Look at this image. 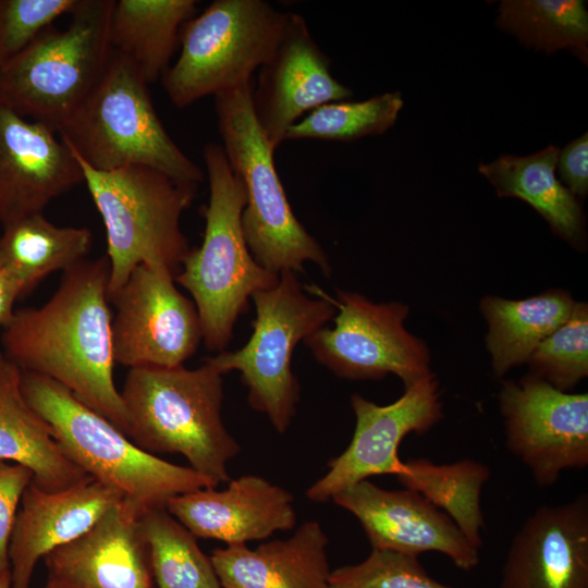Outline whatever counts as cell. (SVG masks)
<instances>
[{
  "label": "cell",
  "mask_w": 588,
  "mask_h": 588,
  "mask_svg": "<svg viewBox=\"0 0 588 588\" xmlns=\"http://www.w3.org/2000/svg\"><path fill=\"white\" fill-rule=\"evenodd\" d=\"M108 286L106 255L79 261L63 272L42 306L14 311L1 333L2 354L21 371L63 385L128 437V416L113 379Z\"/></svg>",
  "instance_id": "cell-1"
},
{
  "label": "cell",
  "mask_w": 588,
  "mask_h": 588,
  "mask_svg": "<svg viewBox=\"0 0 588 588\" xmlns=\"http://www.w3.org/2000/svg\"><path fill=\"white\" fill-rule=\"evenodd\" d=\"M222 376L207 359L195 369L131 368L120 391L128 438L154 455H183L215 487L228 482L241 446L222 421Z\"/></svg>",
  "instance_id": "cell-2"
},
{
  "label": "cell",
  "mask_w": 588,
  "mask_h": 588,
  "mask_svg": "<svg viewBox=\"0 0 588 588\" xmlns=\"http://www.w3.org/2000/svg\"><path fill=\"white\" fill-rule=\"evenodd\" d=\"M203 158L209 183L204 238L189 249L175 283L192 295L206 348L220 353L252 296L273 286L279 274L261 267L247 246L242 228L245 191L221 145L206 144Z\"/></svg>",
  "instance_id": "cell-3"
},
{
  "label": "cell",
  "mask_w": 588,
  "mask_h": 588,
  "mask_svg": "<svg viewBox=\"0 0 588 588\" xmlns=\"http://www.w3.org/2000/svg\"><path fill=\"white\" fill-rule=\"evenodd\" d=\"M20 384L68 458L93 480L117 491L139 515L149 509L166 507L175 495L215 487L191 467L144 451L58 382L21 371Z\"/></svg>",
  "instance_id": "cell-4"
},
{
  "label": "cell",
  "mask_w": 588,
  "mask_h": 588,
  "mask_svg": "<svg viewBox=\"0 0 588 588\" xmlns=\"http://www.w3.org/2000/svg\"><path fill=\"white\" fill-rule=\"evenodd\" d=\"M71 150L106 229L109 298L142 264L163 266L176 275L191 249L181 217L198 184L144 166L99 171Z\"/></svg>",
  "instance_id": "cell-5"
},
{
  "label": "cell",
  "mask_w": 588,
  "mask_h": 588,
  "mask_svg": "<svg viewBox=\"0 0 588 588\" xmlns=\"http://www.w3.org/2000/svg\"><path fill=\"white\" fill-rule=\"evenodd\" d=\"M253 82L213 96L222 149L241 181L246 205L242 228L256 261L268 271L303 272L306 262L331 274L328 257L296 218L274 167V152L253 110Z\"/></svg>",
  "instance_id": "cell-6"
},
{
  "label": "cell",
  "mask_w": 588,
  "mask_h": 588,
  "mask_svg": "<svg viewBox=\"0 0 588 588\" xmlns=\"http://www.w3.org/2000/svg\"><path fill=\"white\" fill-rule=\"evenodd\" d=\"M114 0H77L63 29L53 25L0 66V103L59 132L102 76Z\"/></svg>",
  "instance_id": "cell-7"
},
{
  "label": "cell",
  "mask_w": 588,
  "mask_h": 588,
  "mask_svg": "<svg viewBox=\"0 0 588 588\" xmlns=\"http://www.w3.org/2000/svg\"><path fill=\"white\" fill-rule=\"evenodd\" d=\"M58 133L99 171L144 166L195 184L205 176L167 132L148 84L113 51L97 85Z\"/></svg>",
  "instance_id": "cell-8"
},
{
  "label": "cell",
  "mask_w": 588,
  "mask_h": 588,
  "mask_svg": "<svg viewBox=\"0 0 588 588\" xmlns=\"http://www.w3.org/2000/svg\"><path fill=\"white\" fill-rule=\"evenodd\" d=\"M303 290L295 272L282 271L278 282L252 296L256 316L247 343L234 352L206 358L222 375L236 370L248 390L253 409L265 414L284 433L296 414L299 384L292 370L296 345L333 319L330 295L315 285Z\"/></svg>",
  "instance_id": "cell-9"
},
{
  "label": "cell",
  "mask_w": 588,
  "mask_h": 588,
  "mask_svg": "<svg viewBox=\"0 0 588 588\" xmlns=\"http://www.w3.org/2000/svg\"><path fill=\"white\" fill-rule=\"evenodd\" d=\"M285 12L264 0H215L182 27L181 52L161 77L170 101L186 108L253 82L279 36Z\"/></svg>",
  "instance_id": "cell-10"
},
{
  "label": "cell",
  "mask_w": 588,
  "mask_h": 588,
  "mask_svg": "<svg viewBox=\"0 0 588 588\" xmlns=\"http://www.w3.org/2000/svg\"><path fill=\"white\" fill-rule=\"evenodd\" d=\"M330 299L339 311L334 326L304 340L319 364L351 380H379L392 373L405 387L433 373L426 344L404 327L407 305L372 303L341 290Z\"/></svg>",
  "instance_id": "cell-11"
},
{
  "label": "cell",
  "mask_w": 588,
  "mask_h": 588,
  "mask_svg": "<svg viewBox=\"0 0 588 588\" xmlns=\"http://www.w3.org/2000/svg\"><path fill=\"white\" fill-rule=\"evenodd\" d=\"M499 406L511 454L541 488L588 466V394L555 389L528 375L503 381Z\"/></svg>",
  "instance_id": "cell-12"
},
{
  "label": "cell",
  "mask_w": 588,
  "mask_h": 588,
  "mask_svg": "<svg viewBox=\"0 0 588 588\" xmlns=\"http://www.w3.org/2000/svg\"><path fill=\"white\" fill-rule=\"evenodd\" d=\"M110 302L114 360L124 367L182 366L203 340L194 302L163 266H137Z\"/></svg>",
  "instance_id": "cell-13"
},
{
  "label": "cell",
  "mask_w": 588,
  "mask_h": 588,
  "mask_svg": "<svg viewBox=\"0 0 588 588\" xmlns=\"http://www.w3.org/2000/svg\"><path fill=\"white\" fill-rule=\"evenodd\" d=\"M351 405L355 429L347 448L328 463L327 473L306 492L314 502H324L336 493L372 476H396L403 462L399 448L411 434H425L442 418V402L434 373L405 387L393 403L378 405L353 394Z\"/></svg>",
  "instance_id": "cell-14"
},
{
  "label": "cell",
  "mask_w": 588,
  "mask_h": 588,
  "mask_svg": "<svg viewBox=\"0 0 588 588\" xmlns=\"http://www.w3.org/2000/svg\"><path fill=\"white\" fill-rule=\"evenodd\" d=\"M353 91L331 72V61L298 13L285 12L267 60L253 87L256 121L275 151L289 128L314 109L346 100Z\"/></svg>",
  "instance_id": "cell-15"
},
{
  "label": "cell",
  "mask_w": 588,
  "mask_h": 588,
  "mask_svg": "<svg viewBox=\"0 0 588 588\" xmlns=\"http://www.w3.org/2000/svg\"><path fill=\"white\" fill-rule=\"evenodd\" d=\"M332 500L357 518L372 549L417 556L434 551L463 571L479 564V550L455 523L413 490H387L368 479L345 488Z\"/></svg>",
  "instance_id": "cell-16"
},
{
  "label": "cell",
  "mask_w": 588,
  "mask_h": 588,
  "mask_svg": "<svg viewBox=\"0 0 588 588\" xmlns=\"http://www.w3.org/2000/svg\"><path fill=\"white\" fill-rule=\"evenodd\" d=\"M83 183L71 148L51 126L0 103V223L44 213L57 197Z\"/></svg>",
  "instance_id": "cell-17"
},
{
  "label": "cell",
  "mask_w": 588,
  "mask_h": 588,
  "mask_svg": "<svg viewBox=\"0 0 588 588\" xmlns=\"http://www.w3.org/2000/svg\"><path fill=\"white\" fill-rule=\"evenodd\" d=\"M499 588H588V497L539 506L511 541Z\"/></svg>",
  "instance_id": "cell-18"
},
{
  "label": "cell",
  "mask_w": 588,
  "mask_h": 588,
  "mask_svg": "<svg viewBox=\"0 0 588 588\" xmlns=\"http://www.w3.org/2000/svg\"><path fill=\"white\" fill-rule=\"evenodd\" d=\"M293 495L257 475L230 479L223 490L196 489L168 500L167 511L196 538L247 544L296 524Z\"/></svg>",
  "instance_id": "cell-19"
},
{
  "label": "cell",
  "mask_w": 588,
  "mask_h": 588,
  "mask_svg": "<svg viewBox=\"0 0 588 588\" xmlns=\"http://www.w3.org/2000/svg\"><path fill=\"white\" fill-rule=\"evenodd\" d=\"M138 516L125 500L113 504L89 530L42 559L48 579L81 588H156Z\"/></svg>",
  "instance_id": "cell-20"
},
{
  "label": "cell",
  "mask_w": 588,
  "mask_h": 588,
  "mask_svg": "<svg viewBox=\"0 0 588 588\" xmlns=\"http://www.w3.org/2000/svg\"><path fill=\"white\" fill-rule=\"evenodd\" d=\"M123 498L89 480L48 492L34 481L25 489L9 546L12 588H29L36 564L54 549L72 542Z\"/></svg>",
  "instance_id": "cell-21"
},
{
  "label": "cell",
  "mask_w": 588,
  "mask_h": 588,
  "mask_svg": "<svg viewBox=\"0 0 588 588\" xmlns=\"http://www.w3.org/2000/svg\"><path fill=\"white\" fill-rule=\"evenodd\" d=\"M328 542L321 525L307 520L287 539L218 548L210 559L222 588H329Z\"/></svg>",
  "instance_id": "cell-22"
},
{
  "label": "cell",
  "mask_w": 588,
  "mask_h": 588,
  "mask_svg": "<svg viewBox=\"0 0 588 588\" xmlns=\"http://www.w3.org/2000/svg\"><path fill=\"white\" fill-rule=\"evenodd\" d=\"M21 370L0 352V461L33 473L34 483L48 492L91 480L63 453L48 422L28 404Z\"/></svg>",
  "instance_id": "cell-23"
},
{
  "label": "cell",
  "mask_w": 588,
  "mask_h": 588,
  "mask_svg": "<svg viewBox=\"0 0 588 588\" xmlns=\"http://www.w3.org/2000/svg\"><path fill=\"white\" fill-rule=\"evenodd\" d=\"M196 0H114L111 50L127 60L149 85L170 66L183 25L196 15Z\"/></svg>",
  "instance_id": "cell-24"
},
{
  "label": "cell",
  "mask_w": 588,
  "mask_h": 588,
  "mask_svg": "<svg viewBox=\"0 0 588 588\" xmlns=\"http://www.w3.org/2000/svg\"><path fill=\"white\" fill-rule=\"evenodd\" d=\"M559 152L550 145L526 157L504 155L478 169L500 197L526 201L558 235L578 246L585 241V218L576 197L555 175Z\"/></svg>",
  "instance_id": "cell-25"
},
{
  "label": "cell",
  "mask_w": 588,
  "mask_h": 588,
  "mask_svg": "<svg viewBox=\"0 0 588 588\" xmlns=\"http://www.w3.org/2000/svg\"><path fill=\"white\" fill-rule=\"evenodd\" d=\"M576 302L564 291L525 299L486 296L480 309L488 323L487 348L497 377L526 363L537 346L571 316Z\"/></svg>",
  "instance_id": "cell-26"
},
{
  "label": "cell",
  "mask_w": 588,
  "mask_h": 588,
  "mask_svg": "<svg viewBox=\"0 0 588 588\" xmlns=\"http://www.w3.org/2000/svg\"><path fill=\"white\" fill-rule=\"evenodd\" d=\"M0 266L20 289L21 298L56 271H66L84 260L93 244L87 228L58 226L44 213L24 217L2 226Z\"/></svg>",
  "instance_id": "cell-27"
},
{
  "label": "cell",
  "mask_w": 588,
  "mask_h": 588,
  "mask_svg": "<svg viewBox=\"0 0 588 588\" xmlns=\"http://www.w3.org/2000/svg\"><path fill=\"white\" fill-rule=\"evenodd\" d=\"M489 467L471 458L436 464L428 458L403 462L395 476L405 489L421 494L444 512L478 550L482 547L481 491L490 479Z\"/></svg>",
  "instance_id": "cell-28"
},
{
  "label": "cell",
  "mask_w": 588,
  "mask_h": 588,
  "mask_svg": "<svg viewBox=\"0 0 588 588\" xmlns=\"http://www.w3.org/2000/svg\"><path fill=\"white\" fill-rule=\"evenodd\" d=\"M138 524L149 549L156 588H222L210 556L166 507L143 512Z\"/></svg>",
  "instance_id": "cell-29"
},
{
  "label": "cell",
  "mask_w": 588,
  "mask_h": 588,
  "mask_svg": "<svg viewBox=\"0 0 588 588\" xmlns=\"http://www.w3.org/2000/svg\"><path fill=\"white\" fill-rule=\"evenodd\" d=\"M498 25L520 42L552 53L573 48L587 57L588 13L581 0H506Z\"/></svg>",
  "instance_id": "cell-30"
},
{
  "label": "cell",
  "mask_w": 588,
  "mask_h": 588,
  "mask_svg": "<svg viewBox=\"0 0 588 588\" xmlns=\"http://www.w3.org/2000/svg\"><path fill=\"white\" fill-rule=\"evenodd\" d=\"M403 107L401 93H384L367 100H340L308 112L287 131L285 140H354L387 132Z\"/></svg>",
  "instance_id": "cell-31"
},
{
  "label": "cell",
  "mask_w": 588,
  "mask_h": 588,
  "mask_svg": "<svg viewBox=\"0 0 588 588\" xmlns=\"http://www.w3.org/2000/svg\"><path fill=\"white\" fill-rule=\"evenodd\" d=\"M530 375L569 392L588 375V307L575 303L568 319L547 336L526 362Z\"/></svg>",
  "instance_id": "cell-32"
},
{
  "label": "cell",
  "mask_w": 588,
  "mask_h": 588,
  "mask_svg": "<svg viewBox=\"0 0 588 588\" xmlns=\"http://www.w3.org/2000/svg\"><path fill=\"white\" fill-rule=\"evenodd\" d=\"M329 588H452L432 578L417 555L372 549L357 564L330 573Z\"/></svg>",
  "instance_id": "cell-33"
},
{
  "label": "cell",
  "mask_w": 588,
  "mask_h": 588,
  "mask_svg": "<svg viewBox=\"0 0 588 588\" xmlns=\"http://www.w3.org/2000/svg\"><path fill=\"white\" fill-rule=\"evenodd\" d=\"M77 0H0V66L9 62Z\"/></svg>",
  "instance_id": "cell-34"
},
{
  "label": "cell",
  "mask_w": 588,
  "mask_h": 588,
  "mask_svg": "<svg viewBox=\"0 0 588 588\" xmlns=\"http://www.w3.org/2000/svg\"><path fill=\"white\" fill-rule=\"evenodd\" d=\"M33 473L19 464L0 461V575L10 569L9 546L23 493Z\"/></svg>",
  "instance_id": "cell-35"
},
{
  "label": "cell",
  "mask_w": 588,
  "mask_h": 588,
  "mask_svg": "<svg viewBox=\"0 0 588 588\" xmlns=\"http://www.w3.org/2000/svg\"><path fill=\"white\" fill-rule=\"evenodd\" d=\"M556 167L566 188L576 197H585L588 193V136L565 146L558 156Z\"/></svg>",
  "instance_id": "cell-36"
},
{
  "label": "cell",
  "mask_w": 588,
  "mask_h": 588,
  "mask_svg": "<svg viewBox=\"0 0 588 588\" xmlns=\"http://www.w3.org/2000/svg\"><path fill=\"white\" fill-rule=\"evenodd\" d=\"M21 298L17 284L0 266V327L4 328L14 315V303Z\"/></svg>",
  "instance_id": "cell-37"
},
{
  "label": "cell",
  "mask_w": 588,
  "mask_h": 588,
  "mask_svg": "<svg viewBox=\"0 0 588 588\" xmlns=\"http://www.w3.org/2000/svg\"><path fill=\"white\" fill-rule=\"evenodd\" d=\"M42 588H81V587L62 581V580L48 579L46 585Z\"/></svg>",
  "instance_id": "cell-38"
},
{
  "label": "cell",
  "mask_w": 588,
  "mask_h": 588,
  "mask_svg": "<svg viewBox=\"0 0 588 588\" xmlns=\"http://www.w3.org/2000/svg\"><path fill=\"white\" fill-rule=\"evenodd\" d=\"M0 588H12L10 571L0 575Z\"/></svg>",
  "instance_id": "cell-39"
}]
</instances>
